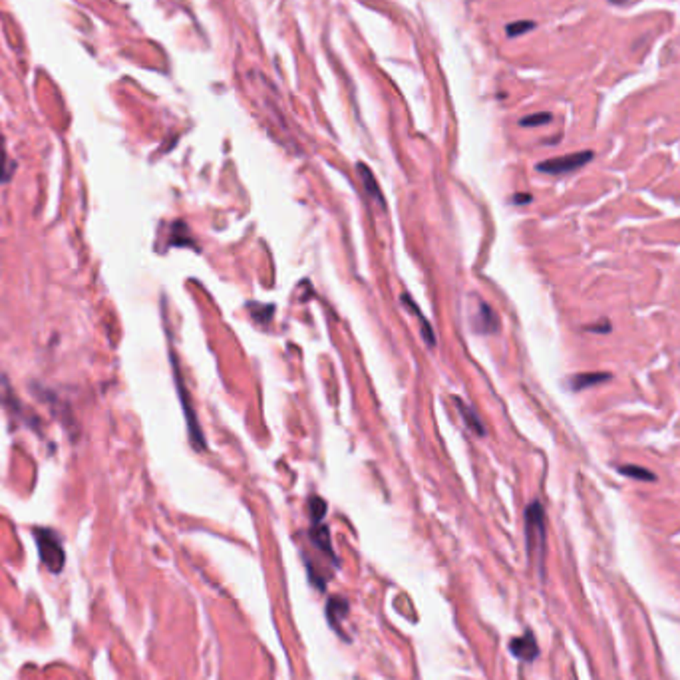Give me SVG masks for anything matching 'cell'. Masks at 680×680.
Listing matches in <instances>:
<instances>
[{
  "mask_svg": "<svg viewBox=\"0 0 680 680\" xmlns=\"http://www.w3.org/2000/svg\"><path fill=\"white\" fill-rule=\"evenodd\" d=\"M525 537L529 557H537L539 569H543L545 559V509L539 502H534L525 509Z\"/></svg>",
  "mask_w": 680,
  "mask_h": 680,
  "instance_id": "obj_1",
  "label": "cell"
},
{
  "mask_svg": "<svg viewBox=\"0 0 680 680\" xmlns=\"http://www.w3.org/2000/svg\"><path fill=\"white\" fill-rule=\"evenodd\" d=\"M34 537H36V545H38V553L42 557L44 565L48 567L52 573H58L64 567V547L60 537L52 529L46 527H38L34 529Z\"/></svg>",
  "mask_w": 680,
  "mask_h": 680,
  "instance_id": "obj_2",
  "label": "cell"
},
{
  "mask_svg": "<svg viewBox=\"0 0 680 680\" xmlns=\"http://www.w3.org/2000/svg\"><path fill=\"white\" fill-rule=\"evenodd\" d=\"M171 364H173V378H175V386H178V394L179 400H181V408H183V414H185V420H188V430H189V438H191V444L197 448V450H205L207 444H205V438H203V430L199 426L197 416L195 412L191 408V398H189L188 388H185V382H183V376L179 374V367L178 360H175V355H171Z\"/></svg>",
  "mask_w": 680,
  "mask_h": 680,
  "instance_id": "obj_3",
  "label": "cell"
},
{
  "mask_svg": "<svg viewBox=\"0 0 680 680\" xmlns=\"http://www.w3.org/2000/svg\"><path fill=\"white\" fill-rule=\"evenodd\" d=\"M591 159H593V151H577V154H569V156L551 157V159H545L541 163H537V171L549 173V175H563V173H571V171L585 168Z\"/></svg>",
  "mask_w": 680,
  "mask_h": 680,
  "instance_id": "obj_4",
  "label": "cell"
},
{
  "mask_svg": "<svg viewBox=\"0 0 680 680\" xmlns=\"http://www.w3.org/2000/svg\"><path fill=\"white\" fill-rule=\"evenodd\" d=\"M509 650L513 652V657H517V659L524 660V662H531V660L537 659V655H539V647H537V640H535L531 630H527L524 637L513 638L512 642H509Z\"/></svg>",
  "mask_w": 680,
  "mask_h": 680,
  "instance_id": "obj_5",
  "label": "cell"
},
{
  "mask_svg": "<svg viewBox=\"0 0 680 680\" xmlns=\"http://www.w3.org/2000/svg\"><path fill=\"white\" fill-rule=\"evenodd\" d=\"M309 535H311V541H313V545L321 551V553H325L326 557H330V561L335 563V565H338V559H336V555H335V551H333V543H330V534H328V527L326 525H323V521H318V524H313V529L309 531Z\"/></svg>",
  "mask_w": 680,
  "mask_h": 680,
  "instance_id": "obj_6",
  "label": "cell"
},
{
  "mask_svg": "<svg viewBox=\"0 0 680 680\" xmlns=\"http://www.w3.org/2000/svg\"><path fill=\"white\" fill-rule=\"evenodd\" d=\"M473 323H476L478 333H483V335H493V333L500 330V318H497V314L493 313L492 306L488 303H480Z\"/></svg>",
  "mask_w": 680,
  "mask_h": 680,
  "instance_id": "obj_7",
  "label": "cell"
},
{
  "mask_svg": "<svg viewBox=\"0 0 680 680\" xmlns=\"http://www.w3.org/2000/svg\"><path fill=\"white\" fill-rule=\"evenodd\" d=\"M356 171H358V178H360V181H362V185H364V189H367L368 195L376 201L378 205H380V209H386V201H384V197H382V191H380V188H378L376 179H374V175H372V171L367 168V163H362V161H360V163H356Z\"/></svg>",
  "mask_w": 680,
  "mask_h": 680,
  "instance_id": "obj_8",
  "label": "cell"
},
{
  "mask_svg": "<svg viewBox=\"0 0 680 680\" xmlns=\"http://www.w3.org/2000/svg\"><path fill=\"white\" fill-rule=\"evenodd\" d=\"M611 374L609 372H579L575 376L569 378V386L573 388L575 392H581L585 388H593L597 384H603V382H609L611 380Z\"/></svg>",
  "mask_w": 680,
  "mask_h": 680,
  "instance_id": "obj_9",
  "label": "cell"
},
{
  "mask_svg": "<svg viewBox=\"0 0 680 680\" xmlns=\"http://www.w3.org/2000/svg\"><path fill=\"white\" fill-rule=\"evenodd\" d=\"M454 402H456V408L460 410L461 418H463V422H466V426H468L473 434H478V436H485V428H483V424L480 422V418H478V414H476L470 406H466L460 398H454Z\"/></svg>",
  "mask_w": 680,
  "mask_h": 680,
  "instance_id": "obj_10",
  "label": "cell"
},
{
  "mask_svg": "<svg viewBox=\"0 0 680 680\" xmlns=\"http://www.w3.org/2000/svg\"><path fill=\"white\" fill-rule=\"evenodd\" d=\"M402 301H404V303L408 304L410 309H412V313H416V316H418V318H420V323H422V336H424V340H426V345H428V346H434V345H436V335H434V330L430 328V323H428V321H426V318H424V314L420 313L418 304L414 303V301L410 299L408 294H404V296H402Z\"/></svg>",
  "mask_w": 680,
  "mask_h": 680,
  "instance_id": "obj_11",
  "label": "cell"
},
{
  "mask_svg": "<svg viewBox=\"0 0 680 680\" xmlns=\"http://www.w3.org/2000/svg\"><path fill=\"white\" fill-rule=\"evenodd\" d=\"M348 615V603L345 599H330L328 607H326V617L330 621V625L336 627L338 621H345Z\"/></svg>",
  "mask_w": 680,
  "mask_h": 680,
  "instance_id": "obj_12",
  "label": "cell"
},
{
  "mask_svg": "<svg viewBox=\"0 0 680 680\" xmlns=\"http://www.w3.org/2000/svg\"><path fill=\"white\" fill-rule=\"evenodd\" d=\"M618 473L627 476V478H633V480H638V482H655L657 476L649 471L647 468H640V466H630V463H625V466H618L617 468Z\"/></svg>",
  "mask_w": 680,
  "mask_h": 680,
  "instance_id": "obj_13",
  "label": "cell"
},
{
  "mask_svg": "<svg viewBox=\"0 0 680 680\" xmlns=\"http://www.w3.org/2000/svg\"><path fill=\"white\" fill-rule=\"evenodd\" d=\"M12 161L8 159L6 154V146H4V137L0 136V185L6 183L12 175Z\"/></svg>",
  "mask_w": 680,
  "mask_h": 680,
  "instance_id": "obj_14",
  "label": "cell"
},
{
  "mask_svg": "<svg viewBox=\"0 0 680 680\" xmlns=\"http://www.w3.org/2000/svg\"><path fill=\"white\" fill-rule=\"evenodd\" d=\"M551 120H553V115L547 114V112H541V114H531V115H525V117H521V120H519V126H524V127L545 126V124H549Z\"/></svg>",
  "mask_w": 680,
  "mask_h": 680,
  "instance_id": "obj_15",
  "label": "cell"
},
{
  "mask_svg": "<svg viewBox=\"0 0 680 680\" xmlns=\"http://www.w3.org/2000/svg\"><path fill=\"white\" fill-rule=\"evenodd\" d=\"M309 509H311V517H313V524H318L323 521L326 513V503L321 500V497H311L309 502Z\"/></svg>",
  "mask_w": 680,
  "mask_h": 680,
  "instance_id": "obj_16",
  "label": "cell"
},
{
  "mask_svg": "<svg viewBox=\"0 0 680 680\" xmlns=\"http://www.w3.org/2000/svg\"><path fill=\"white\" fill-rule=\"evenodd\" d=\"M534 28H535V22L519 21V22H512V24H507L505 32H507V36H512L513 38V36H521V34L534 30Z\"/></svg>",
  "mask_w": 680,
  "mask_h": 680,
  "instance_id": "obj_17",
  "label": "cell"
},
{
  "mask_svg": "<svg viewBox=\"0 0 680 680\" xmlns=\"http://www.w3.org/2000/svg\"><path fill=\"white\" fill-rule=\"evenodd\" d=\"M591 333H609L611 330V325H609V321H605V323H599V326H587Z\"/></svg>",
  "mask_w": 680,
  "mask_h": 680,
  "instance_id": "obj_18",
  "label": "cell"
},
{
  "mask_svg": "<svg viewBox=\"0 0 680 680\" xmlns=\"http://www.w3.org/2000/svg\"><path fill=\"white\" fill-rule=\"evenodd\" d=\"M513 201H515V203H529V201H531V195H527V193H524V195H515Z\"/></svg>",
  "mask_w": 680,
  "mask_h": 680,
  "instance_id": "obj_19",
  "label": "cell"
},
{
  "mask_svg": "<svg viewBox=\"0 0 680 680\" xmlns=\"http://www.w3.org/2000/svg\"><path fill=\"white\" fill-rule=\"evenodd\" d=\"M609 2H613V4H623V2H627V0H609Z\"/></svg>",
  "mask_w": 680,
  "mask_h": 680,
  "instance_id": "obj_20",
  "label": "cell"
}]
</instances>
